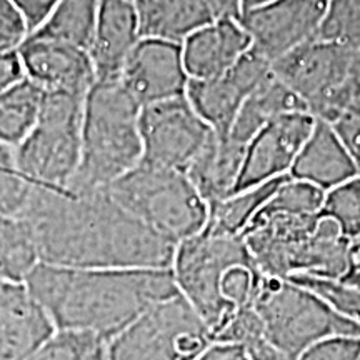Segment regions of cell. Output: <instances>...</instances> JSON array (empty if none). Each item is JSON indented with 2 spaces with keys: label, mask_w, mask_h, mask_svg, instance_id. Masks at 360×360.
Instances as JSON below:
<instances>
[{
  "label": "cell",
  "mask_w": 360,
  "mask_h": 360,
  "mask_svg": "<svg viewBox=\"0 0 360 360\" xmlns=\"http://www.w3.org/2000/svg\"><path fill=\"white\" fill-rule=\"evenodd\" d=\"M32 229L39 260L84 269H170L177 244L152 231L107 191L37 187L20 215Z\"/></svg>",
  "instance_id": "obj_1"
},
{
  "label": "cell",
  "mask_w": 360,
  "mask_h": 360,
  "mask_svg": "<svg viewBox=\"0 0 360 360\" xmlns=\"http://www.w3.org/2000/svg\"><path fill=\"white\" fill-rule=\"evenodd\" d=\"M212 332L182 295L143 312L109 344V360H195Z\"/></svg>",
  "instance_id": "obj_9"
},
{
  "label": "cell",
  "mask_w": 360,
  "mask_h": 360,
  "mask_svg": "<svg viewBox=\"0 0 360 360\" xmlns=\"http://www.w3.org/2000/svg\"><path fill=\"white\" fill-rule=\"evenodd\" d=\"M321 217H328L339 225L342 236L349 240L360 237V175L326 192Z\"/></svg>",
  "instance_id": "obj_30"
},
{
  "label": "cell",
  "mask_w": 360,
  "mask_h": 360,
  "mask_svg": "<svg viewBox=\"0 0 360 360\" xmlns=\"http://www.w3.org/2000/svg\"><path fill=\"white\" fill-rule=\"evenodd\" d=\"M4 283H6V282H2V281H0V287H2V285H4Z\"/></svg>",
  "instance_id": "obj_43"
},
{
  "label": "cell",
  "mask_w": 360,
  "mask_h": 360,
  "mask_svg": "<svg viewBox=\"0 0 360 360\" xmlns=\"http://www.w3.org/2000/svg\"><path fill=\"white\" fill-rule=\"evenodd\" d=\"M141 110L120 79L96 80L84 102L82 152L69 191H107L142 160Z\"/></svg>",
  "instance_id": "obj_3"
},
{
  "label": "cell",
  "mask_w": 360,
  "mask_h": 360,
  "mask_svg": "<svg viewBox=\"0 0 360 360\" xmlns=\"http://www.w3.org/2000/svg\"><path fill=\"white\" fill-rule=\"evenodd\" d=\"M44 89L24 79L0 94V143L15 148L37 122Z\"/></svg>",
  "instance_id": "obj_26"
},
{
  "label": "cell",
  "mask_w": 360,
  "mask_h": 360,
  "mask_svg": "<svg viewBox=\"0 0 360 360\" xmlns=\"http://www.w3.org/2000/svg\"><path fill=\"white\" fill-rule=\"evenodd\" d=\"M39 262L29 222L24 217L0 215V281L24 283Z\"/></svg>",
  "instance_id": "obj_25"
},
{
  "label": "cell",
  "mask_w": 360,
  "mask_h": 360,
  "mask_svg": "<svg viewBox=\"0 0 360 360\" xmlns=\"http://www.w3.org/2000/svg\"><path fill=\"white\" fill-rule=\"evenodd\" d=\"M119 79L141 107L186 96L191 77L184 64L182 44L141 39Z\"/></svg>",
  "instance_id": "obj_13"
},
{
  "label": "cell",
  "mask_w": 360,
  "mask_h": 360,
  "mask_svg": "<svg viewBox=\"0 0 360 360\" xmlns=\"http://www.w3.org/2000/svg\"><path fill=\"white\" fill-rule=\"evenodd\" d=\"M139 40V17L132 0H101L89 49L97 80L119 79Z\"/></svg>",
  "instance_id": "obj_17"
},
{
  "label": "cell",
  "mask_w": 360,
  "mask_h": 360,
  "mask_svg": "<svg viewBox=\"0 0 360 360\" xmlns=\"http://www.w3.org/2000/svg\"><path fill=\"white\" fill-rule=\"evenodd\" d=\"M84 102L85 97L44 90L37 122L15 147L17 167L35 186L69 191L82 152Z\"/></svg>",
  "instance_id": "obj_6"
},
{
  "label": "cell",
  "mask_w": 360,
  "mask_h": 360,
  "mask_svg": "<svg viewBox=\"0 0 360 360\" xmlns=\"http://www.w3.org/2000/svg\"><path fill=\"white\" fill-rule=\"evenodd\" d=\"M326 192L312 184L289 177L260 210L294 215H319Z\"/></svg>",
  "instance_id": "obj_31"
},
{
  "label": "cell",
  "mask_w": 360,
  "mask_h": 360,
  "mask_svg": "<svg viewBox=\"0 0 360 360\" xmlns=\"http://www.w3.org/2000/svg\"><path fill=\"white\" fill-rule=\"evenodd\" d=\"M289 177L290 175H283L260 186L244 188L209 207V222L205 227L215 233L242 236L252 219L260 212V209L272 199L277 188Z\"/></svg>",
  "instance_id": "obj_23"
},
{
  "label": "cell",
  "mask_w": 360,
  "mask_h": 360,
  "mask_svg": "<svg viewBox=\"0 0 360 360\" xmlns=\"http://www.w3.org/2000/svg\"><path fill=\"white\" fill-rule=\"evenodd\" d=\"M57 328L25 283L0 287V360H27Z\"/></svg>",
  "instance_id": "obj_16"
},
{
  "label": "cell",
  "mask_w": 360,
  "mask_h": 360,
  "mask_svg": "<svg viewBox=\"0 0 360 360\" xmlns=\"http://www.w3.org/2000/svg\"><path fill=\"white\" fill-rule=\"evenodd\" d=\"M29 37V30L22 15L11 0H0V51L19 49Z\"/></svg>",
  "instance_id": "obj_35"
},
{
  "label": "cell",
  "mask_w": 360,
  "mask_h": 360,
  "mask_svg": "<svg viewBox=\"0 0 360 360\" xmlns=\"http://www.w3.org/2000/svg\"><path fill=\"white\" fill-rule=\"evenodd\" d=\"M289 175L327 192L359 177L360 172L332 124L315 119L312 132L300 148Z\"/></svg>",
  "instance_id": "obj_19"
},
{
  "label": "cell",
  "mask_w": 360,
  "mask_h": 360,
  "mask_svg": "<svg viewBox=\"0 0 360 360\" xmlns=\"http://www.w3.org/2000/svg\"><path fill=\"white\" fill-rule=\"evenodd\" d=\"M98 6L101 0H58L47 20L30 35L60 40L89 51L96 32Z\"/></svg>",
  "instance_id": "obj_24"
},
{
  "label": "cell",
  "mask_w": 360,
  "mask_h": 360,
  "mask_svg": "<svg viewBox=\"0 0 360 360\" xmlns=\"http://www.w3.org/2000/svg\"><path fill=\"white\" fill-rule=\"evenodd\" d=\"M195 360H252L247 350L238 344L212 340Z\"/></svg>",
  "instance_id": "obj_39"
},
{
  "label": "cell",
  "mask_w": 360,
  "mask_h": 360,
  "mask_svg": "<svg viewBox=\"0 0 360 360\" xmlns=\"http://www.w3.org/2000/svg\"><path fill=\"white\" fill-rule=\"evenodd\" d=\"M252 47L237 19H214L182 44L184 64L191 79H210L227 72Z\"/></svg>",
  "instance_id": "obj_18"
},
{
  "label": "cell",
  "mask_w": 360,
  "mask_h": 360,
  "mask_svg": "<svg viewBox=\"0 0 360 360\" xmlns=\"http://www.w3.org/2000/svg\"><path fill=\"white\" fill-rule=\"evenodd\" d=\"M19 53L25 77L44 90L85 97L97 80L89 51L77 45L29 35Z\"/></svg>",
  "instance_id": "obj_15"
},
{
  "label": "cell",
  "mask_w": 360,
  "mask_h": 360,
  "mask_svg": "<svg viewBox=\"0 0 360 360\" xmlns=\"http://www.w3.org/2000/svg\"><path fill=\"white\" fill-rule=\"evenodd\" d=\"M143 164L186 172L212 129L186 96L150 103L141 110Z\"/></svg>",
  "instance_id": "obj_10"
},
{
  "label": "cell",
  "mask_w": 360,
  "mask_h": 360,
  "mask_svg": "<svg viewBox=\"0 0 360 360\" xmlns=\"http://www.w3.org/2000/svg\"><path fill=\"white\" fill-rule=\"evenodd\" d=\"M37 187L17 167L15 148L0 143V215L20 217Z\"/></svg>",
  "instance_id": "obj_29"
},
{
  "label": "cell",
  "mask_w": 360,
  "mask_h": 360,
  "mask_svg": "<svg viewBox=\"0 0 360 360\" xmlns=\"http://www.w3.org/2000/svg\"><path fill=\"white\" fill-rule=\"evenodd\" d=\"M272 74V62L250 47L217 77L188 80L186 97L210 129L229 134L245 98Z\"/></svg>",
  "instance_id": "obj_12"
},
{
  "label": "cell",
  "mask_w": 360,
  "mask_h": 360,
  "mask_svg": "<svg viewBox=\"0 0 360 360\" xmlns=\"http://www.w3.org/2000/svg\"><path fill=\"white\" fill-rule=\"evenodd\" d=\"M252 305L264 323L267 340L290 360L327 337L360 335L359 323L342 317L292 278L260 274Z\"/></svg>",
  "instance_id": "obj_5"
},
{
  "label": "cell",
  "mask_w": 360,
  "mask_h": 360,
  "mask_svg": "<svg viewBox=\"0 0 360 360\" xmlns=\"http://www.w3.org/2000/svg\"><path fill=\"white\" fill-rule=\"evenodd\" d=\"M124 210L174 244L205 229L209 205L186 172L139 162L107 188Z\"/></svg>",
  "instance_id": "obj_4"
},
{
  "label": "cell",
  "mask_w": 360,
  "mask_h": 360,
  "mask_svg": "<svg viewBox=\"0 0 360 360\" xmlns=\"http://www.w3.org/2000/svg\"><path fill=\"white\" fill-rule=\"evenodd\" d=\"M109 344L89 332L57 330L27 360H109Z\"/></svg>",
  "instance_id": "obj_27"
},
{
  "label": "cell",
  "mask_w": 360,
  "mask_h": 360,
  "mask_svg": "<svg viewBox=\"0 0 360 360\" xmlns=\"http://www.w3.org/2000/svg\"><path fill=\"white\" fill-rule=\"evenodd\" d=\"M292 281L307 287L330 305L337 314L360 326V289L340 278L294 276Z\"/></svg>",
  "instance_id": "obj_32"
},
{
  "label": "cell",
  "mask_w": 360,
  "mask_h": 360,
  "mask_svg": "<svg viewBox=\"0 0 360 360\" xmlns=\"http://www.w3.org/2000/svg\"><path fill=\"white\" fill-rule=\"evenodd\" d=\"M314 124L309 112H292L265 125L247 143L236 192L289 175Z\"/></svg>",
  "instance_id": "obj_14"
},
{
  "label": "cell",
  "mask_w": 360,
  "mask_h": 360,
  "mask_svg": "<svg viewBox=\"0 0 360 360\" xmlns=\"http://www.w3.org/2000/svg\"><path fill=\"white\" fill-rule=\"evenodd\" d=\"M236 265L255 267L242 236L215 233L205 227L175 247L170 267L175 285L207 323L212 337L236 309L220 290L225 272Z\"/></svg>",
  "instance_id": "obj_8"
},
{
  "label": "cell",
  "mask_w": 360,
  "mask_h": 360,
  "mask_svg": "<svg viewBox=\"0 0 360 360\" xmlns=\"http://www.w3.org/2000/svg\"><path fill=\"white\" fill-rule=\"evenodd\" d=\"M215 19H238L242 13V0H205Z\"/></svg>",
  "instance_id": "obj_40"
},
{
  "label": "cell",
  "mask_w": 360,
  "mask_h": 360,
  "mask_svg": "<svg viewBox=\"0 0 360 360\" xmlns=\"http://www.w3.org/2000/svg\"><path fill=\"white\" fill-rule=\"evenodd\" d=\"M11 2L19 11L30 35L47 20L58 0H11Z\"/></svg>",
  "instance_id": "obj_37"
},
{
  "label": "cell",
  "mask_w": 360,
  "mask_h": 360,
  "mask_svg": "<svg viewBox=\"0 0 360 360\" xmlns=\"http://www.w3.org/2000/svg\"><path fill=\"white\" fill-rule=\"evenodd\" d=\"M132 2H135V0H132Z\"/></svg>",
  "instance_id": "obj_44"
},
{
  "label": "cell",
  "mask_w": 360,
  "mask_h": 360,
  "mask_svg": "<svg viewBox=\"0 0 360 360\" xmlns=\"http://www.w3.org/2000/svg\"><path fill=\"white\" fill-rule=\"evenodd\" d=\"M25 79L19 49L0 51V94Z\"/></svg>",
  "instance_id": "obj_38"
},
{
  "label": "cell",
  "mask_w": 360,
  "mask_h": 360,
  "mask_svg": "<svg viewBox=\"0 0 360 360\" xmlns=\"http://www.w3.org/2000/svg\"><path fill=\"white\" fill-rule=\"evenodd\" d=\"M292 112H307V109L300 98L272 74L245 98L229 134L247 146L265 125Z\"/></svg>",
  "instance_id": "obj_22"
},
{
  "label": "cell",
  "mask_w": 360,
  "mask_h": 360,
  "mask_svg": "<svg viewBox=\"0 0 360 360\" xmlns=\"http://www.w3.org/2000/svg\"><path fill=\"white\" fill-rule=\"evenodd\" d=\"M274 74L315 119L334 122L360 98V56L314 39L274 62Z\"/></svg>",
  "instance_id": "obj_7"
},
{
  "label": "cell",
  "mask_w": 360,
  "mask_h": 360,
  "mask_svg": "<svg viewBox=\"0 0 360 360\" xmlns=\"http://www.w3.org/2000/svg\"><path fill=\"white\" fill-rule=\"evenodd\" d=\"M328 0H274L240 13L238 22L252 49L276 62L300 45L317 39Z\"/></svg>",
  "instance_id": "obj_11"
},
{
  "label": "cell",
  "mask_w": 360,
  "mask_h": 360,
  "mask_svg": "<svg viewBox=\"0 0 360 360\" xmlns=\"http://www.w3.org/2000/svg\"><path fill=\"white\" fill-rule=\"evenodd\" d=\"M317 39L360 56V0H328Z\"/></svg>",
  "instance_id": "obj_28"
},
{
  "label": "cell",
  "mask_w": 360,
  "mask_h": 360,
  "mask_svg": "<svg viewBox=\"0 0 360 360\" xmlns=\"http://www.w3.org/2000/svg\"><path fill=\"white\" fill-rule=\"evenodd\" d=\"M360 172V110H345L330 122Z\"/></svg>",
  "instance_id": "obj_36"
},
{
  "label": "cell",
  "mask_w": 360,
  "mask_h": 360,
  "mask_svg": "<svg viewBox=\"0 0 360 360\" xmlns=\"http://www.w3.org/2000/svg\"><path fill=\"white\" fill-rule=\"evenodd\" d=\"M260 278V272L249 265H236L225 272L220 283L224 299L233 307L249 305L254 300L255 289Z\"/></svg>",
  "instance_id": "obj_33"
},
{
  "label": "cell",
  "mask_w": 360,
  "mask_h": 360,
  "mask_svg": "<svg viewBox=\"0 0 360 360\" xmlns=\"http://www.w3.org/2000/svg\"><path fill=\"white\" fill-rule=\"evenodd\" d=\"M340 281L350 283V285L360 289V237L350 242L349 247V267L345 276Z\"/></svg>",
  "instance_id": "obj_41"
},
{
  "label": "cell",
  "mask_w": 360,
  "mask_h": 360,
  "mask_svg": "<svg viewBox=\"0 0 360 360\" xmlns=\"http://www.w3.org/2000/svg\"><path fill=\"white\" fill-rule=\"evenodd\" d=\"M141 39L184 44L215 17L205 0H135Z\"/></svg>",
  "instance_id": "obj_21"
},
{
  "label": "cell",
  "mask_w": 360,
  "mask_h": 360,
  "mask_svg": "<svg viewBox=\"0 0 360 360\" xmlns=\"http://www.w3.org/2000/svg\"><path fill=\"white\" fill-rule=\"evenodd\" d=\"M274 2V0H242V12L250 11V8L265 6V4Z\"/></svg>",
  "instance_id": "obj_42"
},
{
  "label": "cell",
  "mask_w": 360,
  "mask_h": 360,
  "mask_svg": "<svg viewBox=\"0 0 360 360\" xmlns=\"http://www.w3.org/2000/svg\"><path fill=\"white\" fill-rule=\"evenodd\" d=\"M245 147L231 134L212 130L199 154L193 157L186 175L209 207L236 192Z\"/></svg>",
  "instance_id": "obj_20"
},
{
  "label": "cell",
  "mask_w": 360,
  "mask_h": 360,
  "mask_svg": "<svg viewBox=\"0 0 360 360\" xmlns=\"http://www.w3.org/2000/svg\"><path fill=\"white\" fill-rule=\"evenodd\" d=\"M297 360H360V335H335L310 345Z\"/></svg>",
  "instance_id": "obj_34"
},
{
  "label": "cell",
  "mask_w": 360,
  "mask_h": 360,
  "mask_svg": "<svg viewBox=\"0 0 360 360\" xmlns=\"http://www.w3.org/2000/svg\"><path fill=\"white\" fill-rule=\"evenodd\" d=\"M27 290L57 330H77L112 340L143 312L177 295L170 269H84L39 262Z\"/></svg>",
  "instance_id": "obj_2"
}]
</instances>
